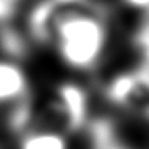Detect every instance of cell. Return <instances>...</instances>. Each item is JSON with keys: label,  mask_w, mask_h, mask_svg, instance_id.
I'll return each mask as SVG.
<instances>
[{"label": "cell", "mask_w": 149, "mask_h": 149, "mask_svg": "<svg viewBox=\"0 0 149 149\" xmlns=\"http://www.w3.org/2000/svg\"><path fill=\"white\" fill-rule=\"evenodd\" d=\"M47 111L61 132L81 131L89 117L87 92L74 82L59 84L50 94Z\"/></svg>", "instance_id": "3"}, {"label": "cell", "mask_w": 149, "mask_h": 149, "mask_svg": "<svg viewBox=\"0 0 149 149\" xmlns=\"http://www.w3.org/2000/svg\"><path fill=\"white\" fill-rule=\"evenodd\" d=\"M129 7L139 8V10H149V0H124Z\"/></svg>", "instance_id": "9"}, {"label": "cell", "mask_w": 149, "mask_h": 149, "mask_svg": "<svg viewBox=\"0 0 149 149\" xmlns=\"http://www.w3.org/2000/svg\"><path fill=\"white\" fill-rule=\"evenodd\" d=\"M107 99L114 106L149 121V67H141L116 75L106 89Z\"/></svg>", "instance_id": "2"}, {"label": "cell", "mask_w": 149, "mask_h": 149, "mask_svg": "<svg viewBox=\"0 0 149 149\" xmlns=\"http://www.w3.org/2000/svg\"><path fill=\"white\" fill-rule=\"evenodd\" d=\"M92 139L95 149H127L124 144L117 142L111 124L106 121H97L92 124Z\"/></svg>", "instance_id": "6"}, {"label": "cell", "mask_w": 149, "mask_h": 149, "mask_svg": "<svg viewBox=\"0 0 149 149\" xmlns=\"http://www.w3.org/2000/svg\"><path fill=\"white\" fill-rule=\"evenodd\" d=\"M148 14H149V10H148Z\"/></svg>", "instance_id": "10"}, {"label": "cell", "mask_w": 149, "mask_h": 149, "mask_svg": "<svg viewBox=\"0 0 149 149\" xmlns=\"http://www.w3.org/2000/svg\"><path fill=\"white\" fill-rule=\"evenodd\" d=\"M19 149H69L67 139L61 131H24Z\"/></svg>", "instance_id": "5"}, {"label": "cell", "mask_w": 149, "mask_h": 149, "mask_svg": "<svg viewBox=\"0 0 149 149\" xmlns=\"http://www.w3.org/2000/svg\"><path fill=\"white\" fill-rule=\"evenodd\" d=\"M15 2L17 0H0V24H5L12 17L15 10Z\"/></svg>", "instance_id": "8"}, {"label": "cell", "mask_w": 149, "mask_h": 149, "mask_svg": "<svg viewBox=\"0 0 149 149\" xmlns=\"http://www.w3.org/2000/svg\"><path fill=\"white\" fill-rule=\"evenodd\" d=\"M29 99L25 70L10 61H0V104H17Z\"/></svg>", "instance_id": "4"}, {"label": "cell", "mask_w": 149, "mask_h": 149, "mask_svg": "<svg viewBox=\"0 0 149 149\" xmlns=\"http://www.w3.org/2000/svg\"><path fill=\"white\" fill-rule=\"evenodd\" d=\"M29 30L75 70L94 69L109 40L106 12L95 0H40L29 15Z\"/></svg>", "instance_id": "1"}, {"label": "cell", "mask_w": 149, "mask_h": 149, "mask_svg": "<svg viewBox=\"0 0 149 149\" xmlns=\"http://www.w3.org/2000/svg\"><path fill=\"white\" fill-rule=\"evenodd\" d=\"M137 45H139V50L142 54L144 65L149 67V20L137 34Z\"/></svg>", "instance_id": "7"}]
</instances>
